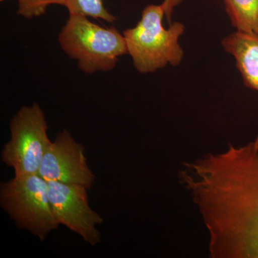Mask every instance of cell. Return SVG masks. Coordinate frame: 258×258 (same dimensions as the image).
<instances>
[{"label": "cell", "instance_id": "6da1fadb", "mask_svg": "<svg viewBox=\"0 0 258 258\" xmlns=\"http://www.w3.org/2000/svg\"><path fill=\"white\" fill-rule=\"evenodd\" d=\"M181 184L198 207L213 258H258V143L186 163Z\"/></svg>", "mask_w": 258, "mask_h": 258}, {"label": "cell", "instance_id": "7a4b0ae2", "mask_svg": "<svg viewBox=\"0 0 258 258\" xmlns=\"http://www.w3.org/2000/svg\"><path fill=\"white\" fill-rule=\"evenodd\" d=\"M165 15L162 5H148L138 24L123 32L128 53L141 74L154 73L168 64L179 66L184 57L179 43L184 24L176 22L166 29L163 26Z\"/></svg>", "mask_w": 258, "mask_h": 258}, {"label": "cell", "instance_id": "3957f363", "mask_svg": "<svg viewBox=\"0 0 258 258\" xmlns=\"http://www.w3.org/2000/svg\"><path fill=\"white\" fill-rule=\"evenodd\" d=\"M58 40L64 52L87 74L111 71L120 56L128 53L123 35L114 28L99 26L84 15L70 14Z\"/></svg>", "mask_w": 258, "mask_h": 258}, {"label": "cell", "instance_id": "277c9868", "mask_svg": "<svg viewBox=\"0 0 258 258\" xmlns=\"http://www.w3.org/2000/svg\"><path fill=\"white\" fill-rule=\"evenodd\" d=\"M0 205L18 228L44 241L60 225L49 199L48 181L38 174L15 176L2 183Z\"/></svg>", "mask_w": 258, "mask_h": 258}, {"label": "cell", "instance_id": "5b68a950", "mask_svg": "<svg viewBox=\"0 0 258 258\" xmlns=\"http://www.w3.org/2000/svg\"><path fill=\"white\" fill-rule=\"evenodd\" d=\"M45 113L37 103L22 107L10 121V139L2 160L13 168L15 176L38 174L42 159L51 143Z\"/></svg>", "mask_w": 258, "mask_h": 258}, {"label": "cell", "instance_id": "8992f818", "mask_svg": "<svg viewBox=\"0 0 258 258\" xmlns=\"http://www.w3.org/2000/svg\"><path fill=\"white\" fill-rule=\"evenodd\" d=\"M48 186L51 208L59 225L76 232L91 246L101 243L97 225H101L103 219L90 207L87 188L55 181H48Z\"/></svg>", "mask_w": 258, "mask_h": 258}, {"label": "cell", "instance_id": "52a82bcc", "mask_svg": "<svg viewBox=\"0 0 258 258\" xmlns=\"http://www.w3.org/2000/svg\"><path fill=\"white\" fill-rule=\"evenodd\" d=\"M38 174L47 181L82 185L88 189L92 188L96 180L88 165L84 146L76 142L66 129L47 147Z\"/></svg>", "mask_w": 258, "mask_h": 258}, {"label": "cell", "instance_id": "ba28073f", "mask_svg": "<svg viewBox=\"0 0 258 258\" xmlns=\"http://www.w3.org/2000/svg\"><path fill=\"white\" fill-rule=\"evenodd\" d=\"M221 43L235 59L244 86L258 91V35L235 31L224 37ZM254 141L258 142V134Z\"/></svg>", "mask_w": 258, "mask_h": 258}, {"label": "cell", "instance_id": "9c48e42d", "mask_svg": "<svg viewBox=\"0 0 258 258\" xmlns=\"http://www.w3.org/2000/svg\"><path fill=\"white\" fill-rule=\"evenodd\" d=\"M226 13L237 31L258 35V0H223Z\"/></svg>", "mask_w": 258, "mask_h": 258}, {"label": "cell", "instance_id": "30bf717a", "mask_svg": "<svg viewBox=\"0 0 258 258\" xmlns=\"http://www.w3.org/2000/svg\"><path fill=\"white\" fill-rule=\"evenodd\" d=\"M66 8L70 14L101 19L111 23L116 20V18L106 9L103 0H67Z\"/></svg>", "mask_w": 258, "mask_h": 258}, {"label": "cell", "instance_id": "8fae6325", "mask_svg": "<svg viewBox=\"0 0 258 258\" xmlns=\"http://www.w3.org/2000/svg\"><path fill=\"white\" fill-rule=\"evenodd\" d=\"M67 0H18V14L26 19L36 18L45 14L50 5L66 7Z\"/></svg>", "mask_w": 258, "mask_h": 258}, {"label": "cell", "instance_id": "7c38bea8", "mask_svg": "<svg viewBox=\"0 0 258 258\" xmlns=\"http://www.w3.org/2000/svg\"><path fill=\"white\" fill-rule=\"evenodd\" d=\"M181 3V0H164L162 3L163 7L165 10V15L166 18L169 19L172 13L173 9L179 3Z\"/></svg>", "mask_w": 258, "mask_h": 258}, {"label": "cell", "instance_id": "4fadbf2b", "mask_svg": "<svg viewBox=\"0 0 258 258\" xmlns=\"http://www.w3.org/2000/svg\"><path fill=\"white\" fill-rule=\"evenodd\" d=\"M0 1H1V2H4V1H6V0H0Z\"/></svg>", "mask_w": 258, "mask_h": 258}]
</instances>
